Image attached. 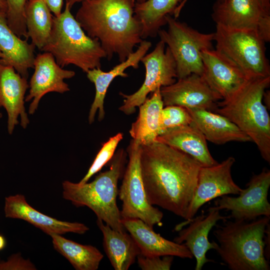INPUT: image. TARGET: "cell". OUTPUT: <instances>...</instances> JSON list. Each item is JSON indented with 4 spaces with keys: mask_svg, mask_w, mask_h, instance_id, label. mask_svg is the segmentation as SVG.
<instances>
[{
    "mask_svg": "<svg viewBox=\"0 0 270 270\" xmlns=\"http://www.w3.org/2000/svg\"></svg>",
    "mask_w": 270,
    "mask_h": 270,
    "instance_id": "obj_46",
    "label": "cell"
},
{
    "mask_svg": "<svg viewBox=\"0 0 270 270\" xmlns=\"http://www.w3.org/2000/svg\"><path fill=\"white\" fill-rule=\"evenodd\" d=\"M217 1H222V0H216Z\"/></svg>",
    "mask_w": 270,
    "mask_h": 270,
    "instance_id": "obj_45",
    "label": "cell"
},
{
    "mask_svg": "<svg viewBox=\"0 0 270 270\" xmlns=\"http://www.w3.org/2000/svg\"><path fill=\"white\" fill-rule=\"evenodd\" d=\"M6 245V241L4 237L0 235V250L4 248Z\"/></svg>",
    "mask_w": 270,
    "mask_h": 270,
    "instance_id": "obj_40",
    "label": "cell"
},
{
    "mask_svg": "<svg viewBox=\"0 0 270 270\" xmlns=\"http://www.w3.org/2000/svg\"><path fill=\"white\" fill-rule=\"evenodd\" d=\"M201 55L204 66L202 76L223 100L231 98L251 79L216 50H204Z\"/></svg>",
    "mask_w": 270,
    "mask_h": 270,
    "instance_id": "obj_16",
    "label": "cell"
},
{
    "mask_svg": "<svg viewBox=\"0 0 270 270\" xmlns=\"http://www.w3.org/2000/svg\"><path fill=\"white\" fill-rule=\"evenodd\" d=\"M214 40L216 50L234 62L249 78L270 76L266 42L257 31L216 26Z\"/></svg>",
    "mask_w": 270,
    "mask_h": 270,
    "instance_id": "obj_7",
    "label": "cell"
},
{
    "mask_svg": "<svg viewBox=\"0 0 270 270\" xmlns=\"http://www.w3.org/2000/svg\"><path fill=\"white\" fill-rule=\"evenodd\" d=\"M29 87L26 78L11 66L0 62V106L8 114L7 128L11 134L18 124L25 128L30 123L24 107L25 95Z\"/></svg>",
    "mask_w": 270,
    "mask_h": 270,
    "instance_id": "obj_18",
    "label": "cell"
},
{
    "mask_svg": "<svg viewBox=\"0 0 270 270\" xmlns=\"http://www.w3.org/2000/svg\"><path fill=\"white\" fill-rule=\"evenodd\" d=\"M142 176L148 202L184 219L198 181L200 163L158 142L141 146Z\"/></svg>",
    "mask_w": 270,
    "mask_h": 270,
    "instance_id": "obj_1",
    "label": "cell"
},
{
    "mask_svg": "<svg viewBox=\"0 0 270 270\" xmlns=\"http://www.w3.org/2000/svg\"><path fill=\"white\" fill-rule=\"evenodd\" d=\"M4 212L6 218L25 220L49 236L68 232L82 234L89 230L84 224L60 220L40 212L30 205L22 194L6 197Z\"/></svg>",
    "mask_w": 270,
    "mask_h": 270,
    "instance_id": "obj_19",
    "label": "cell"
},
{
    "mask_svg": "<svg viewBox=\"0 0 270 270\" xmlns=\"http://www.w3.org/2000/svg\"><path fill=\"white\" fill-rule=\"evenodd\" d=\"M237 196L224 195L214 201L210 208L230 212L228 216L236 220H251L262 216L270 217V204L268 199L270 186V170L264 168L254 174Z\"/></svg>",
    "mask_w": 270,
    "mask_h": 270,
    "instance_id": "obj_12",
    "label": "cell"
},
{
    "mask_svg": "<svg viewBox=\"0 0 270 270\" xmlns=\"http://www.w3.org/2000/svg\"><path fill=\"white\" fill-rule=\"evenodd\" d=\"M123 136L124 134L122 133L118 132L110 137L102 144L87 173L78 182V184H82L87 182L92 176L100 172L102 167L110 161Z\"/></svg>",
    "mask_w": 270,
    "mask_h": 270,
    "instance_id": "obj_31",
    "label": "cell"
},
{
    "mask_svg": "<svg viewBox=\"0 0 270 270\" xmlns=\"http://www.w3.org/2000/svg\"><path fill=\"white\" fill-rule=\"evenodd\" d=\"M235 158L229 156L220 163L201 166L196 185L184 223L192 220L206 203L224 195L239 194L242 189L234 181L232 168Z\"/></svg>",
    "mask_w": 270,
    "mask_h": 270,
    "instance_id": "obj_13",
    "label": "cell"
},
{
    "mask_svg": "<svg viewBox=\"0 0 270 270\" xmlns=\"http://www.w3.org/2000/svg\"><path fill=\"white\" fill-rule=\"evenodd\" d=\"M27 0H5L8 24L20 38L28 40V37L25 22V8Z\"/></svg>",
    "mask_w": 270,
    "mask_h": 270,
    "instance_id": "obj_32",
    "label": "cell"
},
{
    "mask_svg": "<svg viewBox=\"0 0 270 270\" xmlns=\"http://www.w3.org/2000/svg\"><path fill=\"white\" fill-rule=\"evenodd\" d=\"M270 90H265L263 97L262 102L264 105L266 106L268 110H270Z\"/></svg>",
    "mask_w": 270,
    "mask_h": 270,
    "instance_id": "obj_37",
    "label": "cell"
},
{
    "mask_svg": "<svg viewBox=\"0 0 270 270\" xmlns=\"http://www.w3.org/2000/svg\"><path fill=\"white\" fill-rule=\"evenodd\" d=\"M2 56V52H0V62H1Z\"/></svg>",
    "mask_w": 270,
    "mask_h": 270,
    "instance_id": "obj_43",
    "label": "cell"
},
{
    "mask_svg": "<svg viewBox=\"0 0 270 270\" xmlns=\"http://www.w3.org/2000/svg\"><path fill=\"white\" fill-rule=\"evenodd\" d=\"M67 4L58 16H54L49 38L41 50L50 53L62 68L74 65L84 72L101 68L106 54L99 40L90 37L70 12Z\"/></svg>",
    "mask_w": 270,
    "mask_h": 270,
    "instance_id": "obj_6",
    "label": "cell"
},
{
    "mask_svg": "<svg viewBox=\"0 0 270 270\" xmlns=\"http://www.w3.org/2000/svg\"><path fill=\"white\" fill-rule=\"evenodd\" d=\"M167 30L160 29L158 35L167 45L176 64L177 79L192 74L202 76V52L212 49L214 32L202 33L170 15L166 16Z\"/></svg>",
    "mask_w": 270,
    "mask_h": 270,
    "instance_id": "obj_8",
    "label": "cell"
},
{
    "mask_svg": "<svg viewBox=\"0 0 270 270\" xmlns=\"http://www.w3.org/2000/svg\"><path fill=\"white\" fill-rule=\"evenodd\" d=\"M83 0H66V4H68L69 6L72 8L75 4L82 2Z\"/></svg>",
    "mask_w": 270,
    "mask_h": 270,
    "instance_id": "obj_39",
    "label": "cell"
},
{
    "mask_svg": "<svg viewBox=\"0 0 270 270\" xmlns=\"http://www.w3.org/2000/svg\"><path fill=\"white\" fill-rule=\"evenodd\" d=\"M136 2L140 3L145 2L146 0H134Z\"/></svg>",
    "mask_w": 270,
    "mask_h": 270,
    "instance_id": "obj_42",
    "label": "cell"
},
{
    "mask_svg": "<svg viewBox=\"0 0 270 270\" xmlns=\"http://www.w3.org/2000/svg\"><path fill=\"white\" fill-rule=\"evenodd\" d=\"M156 142L184 152L202 166H212L218 163L210 154L204 135L193 122L190 124L168 130L158 136Z\"/></svg>",
    "mask_w": 270,
    "mask_h": 270,
    "instance_id": "obj_23",
    "label": "cell"
},
{
    "mask_svg": "<svg viewBox=\"0 0 270 270\" xmlns=\"http://www.w3.org/2000/svg\"><path fill=\"white\" fill-rule=\"evenodd\" d=\"M264 9L268 12H270V0H260Z\"/></svg>",
    "mask_w": 270,
    "mask_h": 270,
    "instance_id": "obj_38",
    "label": "cell"
},
{
    "mask_svg": "<svg viewBox=\"0 0 270 270\" xmlns=\"http://www.w3.org/2000/svg\"><path fill=\"white\" fill-rule=\"evenodd\" d=\"M138 107V116L132 124L129 133L140 146H146L156 142L160 134V114L164 107L160 88Z\"/></svg>",
    "mask_w": 270,
    "mask_h": 270,
    "instance_id": "obj_26",
    "label": "cell"
},
{
    "mask_svg": "<svg viewBox=\"0 0 270 270\" xmlns=\"http://www.w3.org/2000/svg\"><path fill=\"white\" fill-rule=\"evenodd\" d=\"M264 256L268 261L270 260V224L266 226L264 238Z\"/></svg>",
    "mask_w": 270,
    "mask_h": 270,
    "instance_id": "obj_36",
    "label": "cell"
},
{
    "mask_svg": "<svg viewBox=\"0 0 270 270\" xmlns=\"http://www.w3.org/2000/svg\"><path fill=\"white\" fill-rule=\"evenodd\" d=\"M212 17L216 26L256 30L266 42H270V12L264 9L260 0H216Z\"/></svg>",
    "mask_w": 270,
    "mask_h": 270,
    "instance_id": "obj_11",
    "label": "cell"
},
{
    "mask_svg": "<svg viewBox=\"0 0 270 270\" xmlns=\"http://www.w3.org/2000/svg\"><path fill=\"white\" fill-rule=\"evenodd\" d=\"M150 41L144 40L138 46L136 51L131 54L124 62L114 66L108 72H104L101 68H94L86 72V76L95 86L96 93L94 101L91 105L88 116L90 124L94 120L96 114L98 112V120H102L105 116L104 101L108 89L112 80L118 76L126 78V69L132 67L138 68L142 58L146 54L152 46Z\"/></svg>",
    "mask_w": 270,
    "mask_h": 270,
    "instance_id": "obj_20",
    "label": "cell"
},
{
    "mask_svg": "<svg viewBox=\"0 0 270 270\" xmlns=\"http://www.w3.org/2000/svg\"><path fill=\"white\" fill-rule=\"evenodd\" d=\"M0 9L6 11V5L5 0H0Z\"/></svg>",
    "mask_w": 270,
    "mask_h": 270,
    "instance_id": "obj_41",
    "label": "cell"
},
{
    "mask_svg": "<svg viewBox=\"0 0 270 270\" xmlns=\"http://www.w3.org/2000/svg\"><path fill=\"white\" fill-rule=\"evenodd\" d=\"M126 229L138 246L140 254L149 256H172L192 258L193 256L183 244L166 239L153 228L139 218H122Z\"/></svg>",
    "mask_w": 270,
    "mask_h": 270,
    "instance_id": "obj_21",
    "label": "cell"
},
{
    "mask_svg": "<svg viewBox=\"0 0 270 270\" xmlns=\"http://www.w3.org/2000/svg\"><path fill=\"white\" fill-rule=\"evenodd\" d=\"M174 257L172 256H149L140 253L136 259L139 267L142 270H169Z\"/></svg>",
    "mask_w": 270,
    "mask_h": 270,
    "instance_id": "obj_33",
    "label": "cell"
},
{
    "mask_svg": "<svg viewBox=\"0 0 270 270\" xmlns=\"http://www.w3.org/2000/svg\"><path fill=\"white\" fill-rule=\"evenodd\" d=\"M34 46L19 38L9 26L6 11L0 9V50L1 63L12 66L27 78L28 70L34 67Z\"/></svg>",
    "mask_w": 270,
    "mask_h": 270,
    "instance_id": "obj_22",
    "label": "cell"
},
{
    "mask_svg": "<svg viewBox=\"0 0 270 270\" xmlns=\"http://www.w3.org/2000/svg\"><path fill=\"white\" fill-rule=\"evenodd\" d=\"M164 106H178L186 108L213 111L222 100L202 76L195 74L178 78L172 84L160 88Z\"/></svg>",
    "mask_w": 270,
    "mask_h": 270,
    "instance_id": "obj_14",
    "label": "cell"
},
{
    "mask_svg": "<svg viewBox=\"0 0 270 270\" xmlns=\"http://www.w3.org/2000/svg\"><path fill=\"white\" fill-rule=\"evenodd\" d=\"M182 0H146L136 2L134 13L142 26V38H154L166 25V16L174 14Z\"/></svg>",
    "mask_w": 270,
    "mask_h": 270,
    "instance_id": "obj_27",
    "label": "cell"
},
{
    "mask_svg": "<svg viewBox=\"0 0 270 270\" xmlns=\"http://www.w3.org/2000/svg\"><path fill=\"white\" fill-rule=\"evenodd\" d=\"M165 44L160 40L152 52L142 58L140 62L144 66L146 73L144 81L138 90L130 94L120 92L124 100L119 110L125 114H134L149 94L176 80L175 61L169 48L166 47L165 49Z\"/></svg>",
    "mask_w": 270,
    "mask_h": 270,
    "instance_id": "obj_10",
    "label": "cell"
},
{
    "mask_svg": "<svg viewBox=\"0 0 270 270\" xmlns=\"http://www.w3.org/2000/svg\"><path fill=\"white\" fill-rule=\"evenodd\" d=\"M193 122L206 139L216 144L230 142H248L251 138L224 116L200 108H186Z\"/></svg>",
    "mask_w": 270,
    "mask_h": 270,
    "instance_id": "obj_24",
    "label": "cell"
},
{
    "mask_svg": "<svg viewBox=\"0 0 270 270\" xmlns=\"http://www.w3.org/2000/svg\"><path fill=\"white\" fill-rule=\"evenodd\" d=\"M42 0H28L25 8V22L32 43L41 50L50 36L54 16Z\"/></svg>",
    "mask_w": 270,
    "mask_h": 270,
    "instance_id": "obj_29",
    "label": "cell"
},
{
    "mask_svg": "<svg viewBox=\"0 0 270 270\" xmlns=\"http://www.w3.org/2000/svg\"><path fill=\"white\" fill-rule=\"evenodd\" d=\"M192 120L186 108L178 106H164L160 119V135L168 130L192 124Z\"/></svg>",
    "mask_w": 270,
    "mask_h": 270,
    "instance_id": "obj_30",
    "label": "cell"
},
{
    "mask_svg": "<svg viewBox=\"0 0 270 270\" xmlns=\"http://www.w3.org/2000/svg\"><path fill=\"white\" fill-rule=\"evenodd\" d=\"M54 248L66 258L76 270H96L104 258L95 246L84 245L61 236L52 234Z\"/></svg>",
    "mask_w": 270,
    "mask_h": 270,
    "instance_id": "obj_28",
    "label": "cell"
},
{
    "mask_svg": "<svg viewBox=\"0 0 270 270\" xmlns=\"http://www.w3.org/2000/svg\"><path fill=\"white\" fill-rule=\"evenodd\" d=\"M2 113H1L0 112V118H2Z\"/></svg>",
    "mask_w": 270,
    "mask_h": 270,
    "instance_id": "obj_44",
    "label": "cell"
},
{
    "mask_svg": "<svg viewBox=\"0 0 270 270\" xmlns=\"http://www.w3.org/2000/svg\"><path fill=\"white\" fill-rule=\"evenodd\" d=\"M134 0H84L75 18L90 37L99 40L110 60L124 61L144 40Z\"/></svg>",
    "mask_w": 270,
    "mask_h": 270,
    "instance_id": "obj_2",
    "label": "cell"
},
{
    "mask_svg": "<svg viewBox=\"0 0 270 270\" xmlns=\"http://www.w3.org/2000/svg\"><path fill=\"white\" fill-rule=\"evenodd\" d=\"M34 72L28 84L29 92L25 102L32 101L28 113L34 114L42 98L50 92L64 94L70 90L64 80L75 76V72L64 69L56 62L53 56L44 52L37 54L34 62Z\"/></svg>",
    "mask_w": 270,
    "mask_h": 270,
    "instance_id": "obj_15",
    "label": "cell"
},
{
    "mask_svg": "<svg viewBox=\"0 0 270 270\" xmlns=\"http://www.w3.org/2000/svg\"><path fill=\"white\" fill-rule=\"evenodd\" d=\"M229 218V216H222L220 210L209 208L207 214L202 212L184 223L188 226L181 230L174 241L185 245L195 258L196 270H201L206 263L214 262L206 258V253L210 250H216L218 244L209 241L208 234L218 222Z\"/></svg>",
    "mask_w": 270,
    "mask_h": 270,
    "instance_id": "obj_17",
    "label": "cell"
},
{
    "mask_svg": "<svg viewBox=\"0 0 270 270\" xmlns=\"http://www.w3.org/2000/svg\"><path fill=\"white\" fill-rule=\"evenodd\" d=\"M35 266L28 260L24 258L20 254L10 256L6 260H0V270H34Z\"/></svg>",
    "mask_w": 270,
    "mask_h": 270,
    "instance_id": "obj_34",
    "label": "cell"
},
{
    "mask_svg": "<svg viewBox=\"0 0 270 270\" xmlns=\"http://www.w3.org/2000/svg\"><path fill=\"white\" fill-rule=\"evenodd\" d=\"M141 146L132 139L126 149L128 160L118 195L122 202V218H139L153 228L161 224L162 212L148 201L140 168Z\"/></svg>",
    "mask_w": 270,
    "mask_h": 270,
    "instance_id": "obj_9",
    "label": "cell"
},
{
    "mask_svg": "<svg viewBox=\"0 0 270 270\" xmlns=\"http://www.w3.org/2000/svg\"><path fill=\"white\" fill-rule=\"evenodd\" d=\"M48 7L54 16H58L62 12L63 0H42Z\"/></svg>",
    "mask_w": 270,
    "mask_h": 270,
    "instance_id": "obj_35",
    "label": "cell"
},
{
    "mask_svg": "<svg viewBox=\"0 0 270 270\" xmlns=\"http://www.w3.org/2000/svg\"><path fill=\"white\" fill-rule=\"evenodd\" d=\"M270 76L250 79L227 100H221L212 112L236 125L256 145L261 156L270 163V117L262 102Z\"/></svg>",
    "mask_w": 270,
    "mask_h": 270,
    "instance_id": "obj_5",
    "label": "cell"
},
{
    "mask_svg": "<svg viewBox=\"0 0 270 270\" xmlns=\"http://www.w3.org/2000/svg\"><path fill=\"white\" fill-rule=\"evenodd\" d=\"M126 157L124 149L118 150L109 162V169L100 172L90 182L80 184L64 180L62 184L63 198L76 207H88L98 219L112 229L126 232L116 198L118 181L123 176Z\"/></svg>",
    "mask_w": 270,
    "mask_h": 270,
    "instance_id": "obj_3",
    "label": "cell"
},
{
    "mask_svg": "<svg viewBox=\"0 0 270 270\" xmlns=\"http://www.w3.org/2000/svg\"><path fill=\"white\" fill-rule=\"evenodd\" d=\"M96 224L103 236L104 252L115 270H128L140 253L130 234L120 232L97 219Z\"/></svg>",
    "mask_w": 270,
    "mask_h": 270,
    "instance_id": "obj_25",
    "label": "cell"
},
{
    "mask_svg": "<svg viewBox=\"0 0 270 270\" xmlns=\"http://www.w3.org/2000/svg\"><path fill=\"white\" fill-rule=\"evenodd\" d=\"M270 217L262 216L251 220H224L216 225V249L222 260L232 270H269L264 256V238Z\"/></svg>",
    "mask_w": 270,
    "mask_h": 270,
    "instance_id": "obj_4",
    "label": "cell"
}]
</instances>
